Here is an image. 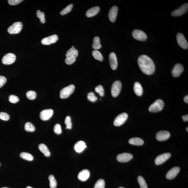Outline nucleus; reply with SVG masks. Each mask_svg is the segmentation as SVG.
Segmentation results:
<instances>
[{
    "instance_id": "nucleus-35",
    "label": "nucleus",
    "mask_w": 188,
    "mask_h": 188,
    "mask_svg": "<svg viewBox=\"0 0 188 188\" xmlns=\"http://www.w3.org/2000/svg\"><path fill=\"white\" fill-rule=\"evenodd\" d=\"M105 182L103 179H100L96 182L94 188H105Z\"/></svg>"
},
{
    "instance_id": "nucleus-14",
    "label": "nucleus",
    "mask_w": 188,
    "mask_h": 188,
    "mask_svg": "<svg viewBox=\"0 0 188 188\" xmlns=\"http://www.w3.org/2000/svg\"><path fill=\"white\" fill-rule=\"evenodd\" d=\"M170 136V133L167 131H160L156 134V137L157 140L163 141L167 140Z\"/></svg>"
},
{
    "instance_id": "nucleus-51",
    "label": "nucleus",
    "mask_w": 188,
    "mask_h": 188,
    "mask_svg": "<svg viewBox=\"0 0 188 188\" xmlns=\"http://www.w3.org/2000/svg\"><path fill=\"white\" fill-rule=\"evenodd\" d=\"M118 188H125L122 187H119Z\"/></svg>"
},
{
    "instance_id": "nucleus-40",
    "label": "nucleus",
    "mask_w": 188,
    "mask_h": 188,
    "mask_svg": "<svg viewBox=\"0 0 188 188\" xmlns=\"http://www.w3.org/2000/svg\"><path fill=\"white\" fill-rule=\"evenodd\" d=\"M19 98L14 95H11L9 97V101L12 103H16L19 101Z\"/></svg>"
},
{
    "instance_id": "nucleus-12",
    "label": "nucleus",
    "mask_w": 188,
    "mask_h": 188,
    "mask_svg": "<svg viewBox=\"0 0 188 188\" xmlns=\"http://www.w3.org/2000/svg\"><path fill=\"white\" fill-rule=\"evenodd\" d=\"M133 156L132 154L127 153L118 154L117 156V160L120 162L124 163L129 161L133 159Z\"/></svg>"
},
{
    "instance_id": "nucleus-7",
    "label": "nucleus",
    "mask_w": 188,
    "mask_h": 188,
    "mask_svg": "<svg viewBox=\"0 0 188 188\" xmlns=\"http://www.w3.org/2000/svg\"><path fill=\"white\" fill-rule=\"evenodd\" d=\"M128 115L127 113H123L121 114L115 118L114 124L116 126H120L123 124L127 120Z\"/></svg>"
},
{
    "instance_id": "nucleus-48",
    "label": "nucleus",
    "mask_w": 188,
    "mask_h": 188,
    "mask_svg": "<svg viewBox=\"0 0 188 188\" xmlns=\"http://www.w3.org/2000/svg\"><path fill=\"white\" fill-rule=\"evenodd\" d=\"M26 188H33L31 187H29V186H28V187H26Z\"/></svg>"
},
{
    "instance_id": "nucleus-24",
    "label": "nucleus",
    "mask_w": 188,
    "mask_h": 188,
    "mask_svg": "<svg viewBox=\"0 0 188 188\" xmlns=\"http://www.w3.org/2000/svg\"><path fill=\"white\" fill-rule=\"evenodd\" d=\"M129 143L130 144L140 146L144 144V141L139 138L135 137L130 139Z\"/></svg>"
},
{
    "instance_id": "nucleus-18",
    "label": "nucleus",
    "mask_w": 188,
    "mask_h": 188,
    "mask_svg": "<svg viewBox=\"0 0 188 188\" xmlns=\"http://www.w3.org/2000/svg\"><path fill=\"white\" fill-rule=\"evenodd\" d=\"M109 61L111 69L114 70H116L118 67V60L116 55L114 53L111 52L110 54Z\"/></svg>"
},
{
    "instance_id": "nucleus-29",
    "label": "nucleus",
    "mask_w": 188,
    "mask_h": 188,
    "mask_svg": "<svg viewBox=\"0 0 188 188\" xmlns=\"http://www.w3.org/2000/svg\"><path fill=\"white\" fill-rule=\"evenodd\" d=\"M92 55L94 58L97 60L101 61H103V56H102L101 53L98 50H94L92 52Z\"/></svg>"
},
{
    "instance_id": "nucleus-26",
    "label": "nucleus",
    "mask_w": 188,
    "mask_h": 188,
    "mask_svg": "<svg viewBox=\"0 0 188 188\" xmlns=\"http://www.w3.org/2000/svg\"><path fill=\"white\" fill-rule=\"evenodd\" d=\"M78 55L77 50L75 48H71L68 50L66 54V57H72L76 58Z\"/></svg>"
},
{
    "instance_id": "nucleus-8",
    "label": "nucleus",
    "mask_w": 188,
    "mask_h": 188,
    "mask_svg": "<svg viewBox=\"0 0 188 188\" xmlns=\"http://www.w3.org/2000/svg\"><path fill=\"white\" fill-rule=\"evenodd\" d=\"M178 44L183 49H187L188 48V44L184 35L181 33H177L176 36Z\"/></svg>"
},
{
    "instance_id": "nucleus-20",
    "label": "nucleus",
    "mask_w": 188,
    "mask_h": 188,
    "mask_svg": "<svg viewBox=\"0 0 188 188\" xmlns=\"http://www.w3.org/2000/svg\"><path fill=\"white\" fill-rule=\"evenodd\" d=\"M90 176V172L87 169H84L78 174V178L82 181H85L88 179Z\"/></svg>"
},
{
    "instance_id": "nucleus-39",
    "label": "nucleus",
    "mask_w": 188,
    "mask_h": 188,
    "mask_svg": "<svg viewBox=\"0 0 188 188\" xmlns=\"http://www.w3.org/2000/svg\"><path fill=\"white\" fill-rule=\"evenodd\" d=\"M95 90L97 93H98L100 96H103L104 95V90L103 87L101 85H99L95 87Z\"/></svg>"
},
{
    "instance_id": "nucleus-46",
    "label": "nucleus",
    "mask_w": 188,
    "mask_h": 188,
    "mask_svg": "<svg viewBox=\"0 0 188 188\" xmlns=\"http://www.w3.org/2000/svg\"><path fill=\"white\" fill-rule=\"evenodd\" d=\"M182 119H183V120L184 121L187 122L188 121V115L187 114L184 115V116H182Z\"/></svg>"
},
{
    "instance_id": "nucleus-37",
    "label": "nucleus",
    "mask_w": 188,
    "mask_h": 188,
    "mask_svg": "<svg viewBox=\"0 0 188 188\" xmlns=\"http://www.w3.org/2000/svg\"><path fill=\"white\" fill-rule=\"evenodd\" d=\"M87 98L89 101L92 102H96L97 100V97L93 92H89L87 94Z\"/></svg>"
},
{
    "instance_id": "nucleus-41",
    "label": "nucleus",
    "mask_w": 188,
    "mask_h": 188,
    "mask_svg": "<svg viewBox=\"0 0 188 188\" xmlns=\"http://www.w3.org/2000/svg\"><path fill=\"white\" fill-rule=\"evenodd\" d=\"M10 118V116L8 114L3 112L0 113V119L1 120L7 121L9 120Z\"/></svg>"
},
{
    "instance_id": "nucleus-42",
    "label": "nucleus",
    "mask_w": 188,
    "mask_h": 188,
    "mask_svg": "<svg viewBox=\"0 0 188 188\" xmlns=\"http://www.w3.org/2000/svg\"><path fill=\"white\" fill-rule=\"evenodd\" d=\"M54 131L57 134H60L62 132L60 125L59 124H56L54 126Z\"/></svg>"
},
{
    "instance_id": "nucleus-22",
    "label": "nucleus",
    "mask_w": 188,
    "mask_h": 188,
    "mask_svg": "<svg viewBox=\"0 0 188 188\" xmlns=\"http://www.w3.org/2000/svg\"><path fill=\"white\" fill-rule=\"evenodd\" d=\"M100 9L99 7L95 6L89 9L86 13V16L87 17H91L95 16L99 12Z\"/></svg>"
},
{
    "instance_id": "nucleus-47",
    "label": "nucleus",
    "mask_w": 188,
    "mask_h": 188,
    "mask_svg": "<svg viewBox=\"0 0 188 188\" xmlns=\"http://www.w3.org/2000/svg\"><path fill=\"white\" fill-rule=\"evenodd\" d=\"M184 101H185L187 104H188V96H186L184 98Z\"/></svg>"
},
{
    "instance_id": "nucleus-53",
    "label": "nucleus",
    "mask_w": 188,
    "mask_h": 188,
    "mask_svg": "<svg viewBox=\"0 0 188 188\" xmlns=\"http://www.w3.org/2000/svg\"><path fill=\"white\" fill-rule=\"evenodd\" d=\"M0 165H1V163H0Z\"/></svg>"
},
{
    "instance_id": "nucleus-30",
    "label": "nucleus",
    "mask_w": 188,
    "mask_h": 188,
    "mask_svg": "<svg viewBox=\"0 0 188 188\" xmlns=\"http://www.w3.org/2000/svg\"><path fill=\"white\" fill-rule=\"evenodd\" d=\"M48 179L50 181V188H56L57 186L56 180L53 175H50L48 177Z\"/></svg>"
},
{
    "instance_id": "nucleus-44",
    "label": "nucleus",
    "mask_w": 188,
    "mask_h": 188,
    "mask_svg": "<svg viewBox=\"0 0 188 188\" xmlns=\"http://www.w3.org/2000/svg\"><path fill=\"white\" fill-rule=\"evenodd\" d=\"M22 0H9L8 3L9 4L11 5H16L22 2Z\"/></svg>"
},
{
    "instance_id": "nucleus-43",
    "label": "nucleus",
    "mask_w": 188,
    "mask_h": 188,
    "mask_svg": "<svg viewBox=\"0 0 188 188\" xmlns=\"http://www.w3.org/2000/svg\"><path fill=\"white\" fill-rule=\"evenodd\" d=\"M76 60L75 57H66V58L65 59V61L67 64L70 65L75 62Z\"/></svg>"
},
{
    "instance_id": "nucleus-25",
    "label": "nucleus",
    "mask_w": 188,
    "mask_h": 188,
    "mask_svg": "<svg viewBox=\"0 0 188 188\" xmlns=\"http://www.w3.org/2000/svg\"><path fill=\"white\" fill-rule=\"evenodd\" d=\"M38 148L40 151L46 157H49L51 155L50 151L46 145L43 144H40L39 145Z\"/></svg>"
},
{
    "instance_id": "nucleus-2",
    "label": "nucleus",
    "mask_w": 188,
    "mask_h": 188,
    "mask_svg": "<svg viewBox=\"0 0 188 188\" xmlns=\"http://www.w3.org/2000/svg\"><path fill=\"white\" fill-rule=\"evenodd\" d=\"M164 107V102L161 99L156 100L149 108V111L150 112L155 113L160 111Z\"/></svg>"
},
{
    "instance_id": "nucleus-34",
    "label": "nucleus",
    "mask_w": 188,
    "mask_h": 188,
    "mask_svg": "<svg viewBox=\"0 0 188 188\" xmlns=\"http://www.w3.org/2000/svg\"><path fill=\"white\" fill-rule=\"evenodd\" d=\"M73 7V5L72 4H70L68 5V6L65 7V9H63L60 12V14L61 15L64 16L65 14L68 13L70 12L72 10V9Z\"/></svg>"
},
{
    "instance_id": "nucleus-49",
    "label": "nucleus",
    "mask_w": 188,
    "mask_h": 188,
    "mask_svg": "<svg viewBox=\"0 0 188 188\" xmlns=\"http://www.w3.org/2000/svg\"><path fill=\"white\" fill-rule=\"evenodd\" d=\"M186 130H187V132H188V127L186 128Z\"/></svg>"
},
{
    "instance_id": "nucleus-50",
    "label": "nucleus",
    "mask_w": 188,
    "mask_h": 188,
    "mask_svg": "<svg viewBox=\"0 0 188 188\" xmlns=\"http://www.w3.org/2000/svg\"><path fill=\"white\" fill-rule=\"evenodd\" d=\"M1 188H8V187H2Z\"/></svg>"
},
{
    "instance_id": "nucleus-9",
    "label": "nucleus",
    "mask_w": 188,
    "mask_h": 188,
    "mask_svg": "<svg viewBox=\"0 0 188 188\" xmlns=\"http://www.w3.org/2000/svg\"><path fill=\"white\" fill-rule=\"evenodd\" d=\"M188 9V3L184 4L176 10L173 11L171 13L173 16H179L182 15L187 12Z\"/></svg>"
},
{
    "instance_id": "nucleus-27",
    "label": "nucleus",
    "mask_w": 188,
    "mask_h": 188,
    "mask_svg": "<svg viewBox=\"0 0 188 188\" xmlns=\"http://www.w3.org/2000/svg\"><path fill=\"white\" fill-rule=\"evenodd\" d=\"M92 47L95 50L99 49L101 48V45L100 43V38L98 36L94 37L93 40Z\"/></svg>"
},
{
    "instance_id": "nucleus-19",
    "label": "nucleus",
    "mask_w": 188,
    "mask_h": 188,
    "mask_svg": "<svg viewBox=\"0 0 188 188\" xmlns=\"http://www.w3.org/2000/svg\"><path fill=\"white\" fill-rule=\"evenodd\" d=\"M118 11V7L116 6H113L111 9L109 14V17L110 21L114 22L116 20Z\"/></svg>"
},
{
    "instance_id": "nucleus-52",
    "label": "nucleus",
    "mask_w": 188,
    "mask_h": 188,
    "mask_svg": "<svg viewBox=\"0 0 188 188\" xmlns=\"http://www.w3.org/2000/svg\"><path fill=\"white\" fill-rule=\"evenodd\" d=\"M72 48H75L74 46H72Z\"/></svg>"
},
{
    "instance_id": "nucleus-4",
    "label": "nucleus",
    "mask_w": 188,
    "mask_h": 188,
    "mask_svg": "<svg viewBox=\"0 0 188 188\" xmlns=\"http://www.w3.org/2000/svg\"><path fill=\"white\" fill-rule=\"evenodd\" d=\"M75 87L73 84L68 85L64 87L61 90L60 92V97L61 99L67 98L74 92Z\"/></svg>"
},
{
    "instance_id": "nucleus-45",
    "label": "nucleus",
    "mask_w": 188,
    "mask_h": 188,
    "mask_svg": "<svg viewBox=\"0 0 188 188\" xmlns=\"http://www.w3.org/2000/svg\"><path fill=\"white\" fill-rule=\"evenodd\" d=\"M6 81V79L4 76H0V88L5 84Z\"/></svg>"
},
{
    "instance_id": "nucleus-11",
    "label": "nucleus",
    "mask_w": 188,
    "mask_h": 188,
    "mask_svg": "<svg viewBox=\"0 0 188 188\" xmlns=\"http://www.w3.org/2000/svg\"><path fill=\"white\" fill-rule=\"evenodd\" d=\"M171 156V154L169 153L162 154L156 157L155 160V163L157 165H161L168 160Z\"/></svg>"
},
{
    "instance_id": "nucleus-5",
    "label": "nucleus",
    "mask_w": 188,
    "mask_h": 188,
    "mask_svg": "<svg viewBox=\"0 0 188 188\" xmlns=\"http://www.w3.org/2000/svg\"><path fill=\"white\" fill-rule=\"evenodd\" d=\"M122 84L119 81H116L113 84L111 88V94L114 97L118 96L121 92Z\"/></svg>"
},
{
    "instance_id": "nucleus-16",
    "label": "nucleus",
    "mask_w": 188,
    "mask_h": 188,
    "mask_svg": "<svg viewBox=\"0 0 188 188\" xmlns=\"http://www.w3.org/2000/svg\"><path fill=\"white\" fill-rule=\"evenodd\" d=\"M183 71V65L180 64H176L172 70V75L174 77H177L180 75Z\"/></svg>"
},
{
    "instance_id": "nucleus-36",
    "label": "nucleus",
    "mask_w": 188,
    "mask_h": 188,
    "mask_svg": "<svg viewBox=\"0 0 188 188\" xmlns=\"http://www.w3.org/2000/svg\"><path fill=\"white\" fill-rule=\"evenodd\" d=\"M26 95L28 99L31 100H34L36 98V94L33 91H29L26 93Z\"/></svg>"
},
{
    "instance_id": "nucleus-13",
    "label": "nucleus",
    "mask_w": 188,
    "mask_h": 188,
    "mask_svg": "<svg viewBox=\"0 0 188 188\" xmlns=\"http://www.w3.org/2000/svg\"><path fill=\"white\" fill-rule=\"evenodd\" d=\"M58 40V36L56 35H54L43 39L41 43L44 45H50L51 44L55 43Z\"/></svg>"
},
{
    "instance_id": "nucleus-23",
    "label": "nucleus",
    "mask_w": 188,
    "mask_h": 188,
    "mask_svg": "<svg viewBox=\"0 0 188 188\" xmlns=\"http://www.w3.org/2000/svg\"><path fill=\"white\" fill-rule=\"evenodd\" d=\"M134 91L138 96H140L143 94V89L140 84L138 82H136L133 86Z\"/></svg>"
},
{
    "instance_id": "nucleus-32",
    "label": "nucleus",
    "mask_w": 188,
    "mask_h": 188,
    "mask_svg": "<svg viewBox=\"0 0 188 188\" xmlns=\"http://www.w3.org/2000/svg\"><path fill=\"white\" fill-rule=\"evenodd\" d=\"M138 181L141 188H148L146 182L143 177L139 176L138 177Z\"/></svg>"
},
{
    "instance_id": "nucleus-31",
    "label": "nucleus",
    "mask_w": 188,
    "mask_h": 188,
    "mask_svg": "<svg viewBox=\"0 0 188 188\" xmlns=\"http://www.w3.org/2000/svg\"><path fill=\"white\" fill-rule=\"evenodd\" d=\"M25 129L26 131L30 132H33L35 130L34 126L32 123L29 122L26 123L25 125Z\"/></svg>"
},
{
    "instance_id": "nucleus-15",
    "label": "nucleus",
    "mask_w": 188,
    "mask_h": 188,
    "mask_svg": "<svg viewBox=\"0 0 188 188\" xmlns=\"http://www.w3.org/2000/svg\"><path fill=\"white\" fill-rule=\"evenodd\" d=\"M53 111L52 109H47L42 111L40 113V118L43 121H47L52 116Z\"/></svg>"
},
{
    "instance_id": "nucleus-6",
    "label": "nucleus",
    "mask_w": 188,
    "mask_h": 188,
    "mask_svg": "<svg viewBox=\"0 0 188 188\" xmlns=\"http://www.w3.org/2000/svg\"><path fill=\"white\" fill-rule=\"evenodd\" d=\"M132 35L136 40L141 41H144L148 38L146 33L140 30H134L132 32Z\"/></svg>"
},
{
    "instance_id": "nucleus-38",
    "label": "nucleus",
    "mask_w": 188,
    "mask_h": 188,
    "mask_svg": "<svg viewBox=\"0 0 188 188\" xmlns=\"http://www.w3.org/2000/svg\"><path fill=\"white\" fill-rule=\"evenodd\" d=\"M65 124L66 126V129H70L72 128L71 119L70 116H67L65 118Z\"/></svg>"
},
{
    "instance_id": "nucleus-33",
    "label": "nucleus",
    "mask_w": 188,
    "mask_h": 188,
    "mask_svg": "<svg viewBox=\"0 0 188 188\" xmlns=\"http://www.w3.org/2000/svg\"><path fill=\"white\" fill-rule=\"evenodd\" d=\"M37 17L40 18V21L42 23H44L45 22V16L44 13L41 12L40 10L37 11L36 12Z\"/></svg>"
},
{
    "instance_id": "nucleus-17",
    "label": "nucleus",
    "mask_w": 188,
    "mask_h": 188,
    "mask_svg": "<svg viewBox=\"0 0 188 188\" xmlns=\"http://www.w3.org/2000/svg\"><path fill=\"white\" fill-rule=\"evenodd\" d=\"M180 170L179 167H173L167 172L166 175V178L168 179H173L177 176Z\"/></svg>"
},
{
    "instance_id": "nucleus-28",
    "label": "nucleus",
    "mask_w": 188,
    "mask_h": 188,
    "mask_svg": "<svg viewBox=\"0 0 188 188\" xmlns=\"http://www.w3.org/2000/svg\"><path fill=\"white\" fill-rule=\"evenodd\" d=\"M20 157L22 159L29 161H33V156L31 154L26 152H22L20 154Z\"/></svg>"
},
{
    "instance_id": "nucleus-3",
    "label": "nucleus",
    "mask_w": 188,
    "mask_h": 188,
    "mask_svg": "<svg viewBox=\"0 0 188 188\" xmlns=\"http://www.w3.org/2000/svg\"><path fill=\"white\" fill-rule=\"evenodd\" d=\"M22 27L23 24L21 22H14L8 28L7 31L11 34H18L21 32Z\"/></svg>"
},
{
    "instance_id": "nucleus-21",
    "label": "nucleus",
    "mask_w": 188,
    "mask_h": 188,
    "mask_svg": "<svg viewBox=\"0 0 188 188\" xmlns=\"http://www.w3.org/2000/svg\"><path fill=\"white\" fill-rule=\"evenodd\" d=\"M86 148L87 146L84 141H79L76 143L74 146V149L76 152L80 153L83 152Z\"/></svg>"
},
{
    "instance_id": "nucleus-1",
    "label": "nucleus",
    "mask_w": 188,
    "mask_h": 188,
    "mask_svg": "<svg viewBox=\"0 0 188 188\" xmlns=\"http://www.w3.org/2000/svg\"><path fill=\"white\" fill-rule=\"evenodd\" d=\"M138 62L141 71L145 74L150 75L155 72V64L152 60L148 55H140L138 59Z\"/></svg>"
},
{
    "instance_id": "nucleus-10",
    "label": "nucleus",
    "mask_w": 188,
    "mask_h": 188,
    "mask_svg": "<svg viewBox=\"0 0 188 188\" xmlns=\"http://www.w3.org/2000/svg\"><path fill=\"white\" fill-rule=\"evenodd\" d=\"M16 56L12 53H9L5 55L2 59L3 64L5 65L12 64L15 61Z\"/></svg>"
}]
</instances>
